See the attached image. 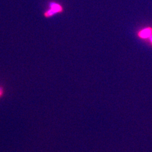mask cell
I'll return each mask as SVG.
<instances>
[{"instance_id": "3", "label": "cell", "mask_w": 152, "mask_h": 152, "mask_svg": "<svg viewBox=\"0 0 152 152\" xmlns=\"http://www.w3.org/2000/svg\"><path fill=\"white\" fill-rule=\"evenodd\" d=\"M4 88H3V87L0 86V98L4 96Z\"/></svg>"}, {"instance_id": "2", "label": "cell", "mask_w": 152, "mask_h": 152, "mask_svg": "<svg viewBox=\"0 0 152 152\" xmlns=\"http://www.w3.org/2000/svg\"><path fill=\"white\" fill-rule=\"evenodd\" d=\"M152 34V28L147 27L144 28L138 33V36L141 39L149 38Z\"/></svg>"}, {"instance_id": "1", "label": "cell", "mask_w": 152, "mask_h": 152, "mask_svg": "<svg viewBox=\"0 0 152 152\" xmlns=\"http://www.w3.org/2000/svg\"><path fill=\"white\" fill-rule=\"evenodd\" d=\"M50 9L48 11H46L44 14V15L46 18H49L50 16L63 11L62 6L54 2H52L50 4Z\"/></svg>"}, {"instance_id": "4", "label": "cell", "mask_w": 152, "mask_h": 152, "mask_svg": "<svg viewBox=\"0 0 152 152\" xmlns=\"http://www.w3.org/2000/svg\"><path fill=\"white\" fill-rule=\"evenodd\" d=\"M149 41L151 42V45L152 46V34L151 36V37L149 38Z\"/></svg>"}]
</instances>
